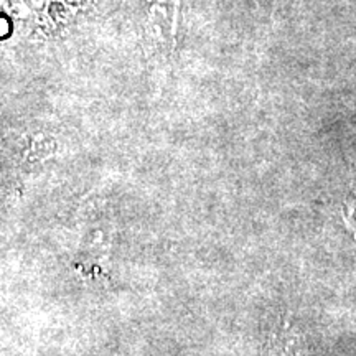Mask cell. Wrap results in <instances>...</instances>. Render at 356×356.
<instances>
[{
    "label": "cell",
    "mask_w": 356,
    "mask_h": 356,
    "mask_svg": "<svg viewBox=\"0 0 356 356\" xmlns=\"http://www.w3.org/2000/svg\"><path fill=\"white\" fill-rule=\"evenodd\" d=\"M145 26L150 42L163 55H172L177 48L180 0H144Z\"/></svg>",
    "instance_id": "cell-1"
}]
</instances>
